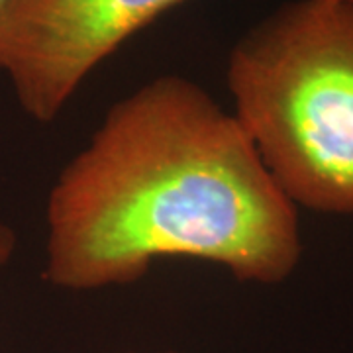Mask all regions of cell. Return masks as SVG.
<instances>
[{"mask_svg": "<svg viewBox=\"0 0 353 353\" xmlns=\"http://www.w3.org/2000/svg\"><path fill=\"white\" fill-rule=\"evenodd\" d=\"M46 224L43 279L67 290L132 285L165 257L279 285L303 257L296 204L234 112L181 75L114 102L53 183Z\"/></svg>", "mask_w": 353, "mask_h": 353, "instance_id": "cell-1", "label": "cell"}, {"mask_svg": "<svg viewBox=\"0 0 353 353\" xmlns=\"http://www.w3.org/2000/svg\"><path fill=\"white\" fill-rule=\"evenodd\" d=\"M234 116L290 201L353 214V6L289 0L230 51Z\"/></svg>", "mask_w": 353, "mask_h": 353, "instance_id": "cell-2", "label": "cell"}, {"mask_svg": "<svg viewBox=\"0 0 353 353\" xmlns=\"http://www.w3.org/2000/svg\"><path fill=\"white\" fill-rule=\"evenodd\" d=\"M183 2L8 0L0 10V71L28 116L53 122L104 59Z\"/></svg>", "mask_w": 353, "mask_h": 353, "instance_id": "cell-3", "label": "cell"}, {"mask_svg": "<svg viewBox=\"0 0 353 353\" xmlns=\"http://www.w3.org/2000/svg\"><path fill=\"white\" fill-rule=\"evenodd\" d=\"M16 234L10 226L0 224V267L8 263V259L12 257L14 250H16Z\"/></svg>", "mask_w": 353, "mask_h": 353, "instance_id": "cell-4", "label": "cell"}, {"mask_svg": "<svg viewBox=\"0 0 353 353\" xmlns=\"http://www.w3.org/2000/svg\"><path fill=\"white\" fill-rule=\"evenodd\" d=\"M336 2H343V4H350V6H353V0H336Z\"/></svg>", "mask_w": 353, "mask_h": 353, "instance_id": "cell-5", "label": "cell"}, {"mask_svg": "<svg viewBox=\"0 0 353 353\" xmlns=\"http://www.w3.org/2000/svg\"><path fill=\"white\" fill-rule=\"evenodd\" d=\"M6 2H8V0H0V10L4 8V4H6Z\"/></svg>", "mask_w": 353, "mask_h": 353, "instance_id": "cell-6", "label": "cell"}, {"mask_svg": "<svg viewBox=\"0 0 353 353\" xmlns=\"http://www.w3.org/2000/svg\"><path fill=\"white\" fill-rule=\"evenodd\" d=\"M165 353H176V352H165Z\"/></svg>", "mask_w": 353, "mask_h": 353, "instance_id": "cell-7", "label": "cell"}]
</instances>
